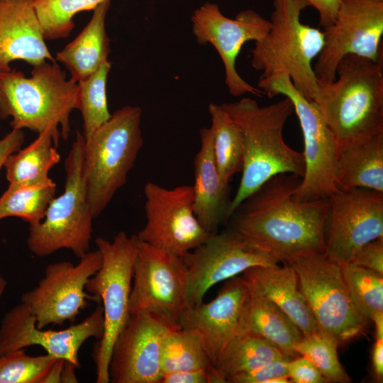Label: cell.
<instances>
[{"label":"cell","mask_w":383,"mask_h":383,"mask_svg":"<svg viewBox=\"0 0 383 383\" xmlns=\"http://www.w3.org/2000/svg\"><path fill=\"white\" fill-rule=\"evenodd\" d=\"M301 179L289 173L268 179L234 210L230 230L279 262L324 254L329 200L296 199Z\"/></svg>","instance_id":"1"},{"label":"cell","mask_w":383,"mask_h":383,"mask_svg":"<svg viewBox=\"0 0 383 383\" xmlns=\"http://www.w3.org/2000/svg\"><path fill=\"white\" fill-rule=\"evenodd\" d=\"M221 105L239 127L243 148L242 176L231 201L229 218L244 199L272 177L289 173L302 178L305 162L303 152L284 140V125L294 112L289 98L263 106L251 98Z\"/></svg>","instance_id":"2"},{"label":"cell","mask_w":383,"mask_h":383,"mask_svg":"<svg viewBox=\"0 0 383 383\" xmlns=\"http://www.w3.org/2000/svg\"><path fill=\"white\" fill-rule=\"evenodd\" d=\"M313 102L338 150L383 133V57L374 62L346 55L338 64L334 81L318 79Z\"/></svg>","instance_id":"3"},{"label":"cell","mask_w":383,"mask_h":383,"mask_svg":"<svg viewBox=\"0 0 383 383\" xmlns=\"http://www.w3.org/2000/svg\"><path fill=\"white\" fill-rule=\"evenodd\" d=\"M78 109V82L67 79L57 61L33 66L29 77L0 70V118H11L13 129L48 131L57 148L60 137L68 138L70 113Z\"/></svg>","instance_id":"4"},{"label":"cell","mask_w":383,"mask_h":383,"mask_svg":"<svg viewBox=\"0 0 383 383\" xmlns=\"http://www.w3.org/2000/svg\"><path fill=\"white\" fill-rule=\"evenodd\" d=\"M306 0H274L270 28L251 50L252 66L261 71L260 78L287 74L294 87L313 101L318 78L313 60L324 45L323 33L301 23V11L309 6Z\"/></svg>","instance_id":"5"},{"label":"cell","mask_w":383,"mask_h":383,"mask_svg":"<svg viewBox=\"0 0 383 383\" xmlns=\"http://www.w3.org/2000/svg\"><path fill=\"white\" fill-rule=\"evenodd\" d=\"M141 117L140 107L125 106L85 139L84 174L93 218L106 208L135 165L143 143Z\"/></svg>","instance_id":"6"},{"label":"cell","mask_w":383,"mask_h":383,"mask_svg":"<svg viewBox=\"0 0 383 383\" xmlns=\"http://www.w3.org/2000/svg\"><path fill=\"white\" fill-rule=\"evenodd\" d=\"M84 144L83 133L77 131L65 161L64 192L51 201L42 222L30 226L27 245L38 257L65 248L80 258L89 251L94 218L84 174Z\"/></svg>","instance_id":"7"},{"label":"cell","mask_w":383,"mask_h":383,"mask_svg":"<svg viewBox=\"0 0 383 383\" xmlns=\"http://www.w3.org/2000/svg\"><path fill=\"white\" fill-rule=\"evenodd\" d=\"M138 242L136 235L119 232L112 242L98 237L96 245L102 255L100 269L85 284V290L102 303L104 332L94 344L91 357L96 382L108 383L109 364L113 345L129 316V299Z\"/></svg>","instance_id":"8"},{"label":"cell","mask_w":383,"mask_h":383,"mask_svg":"<svg viewBox=\"0 0 383 383\" xmlns=\"http://www.w3.org/2000/svg\"><path fill=\"white\" fill-rule=\"evenodd\" d=\"M257 84L270 98L280 94L289 98L299 121L304 138L305 172L295 193L296 199L309 201L328 198L338 189L335 172L338 148L318 106L307 99L286 74L260 78Z\"/></svg>","instance_id":"9"},{"label":"cell","mask_w":383,"mask_h":383,"mask_svg":"<svg viewBox=\"0 0 383 383\" xmlns=\"http://www.w3.org/2000/svg\"><path fill=\"white\" fill-rule=\"evenodd\" d=\"M295 271L299 287L319 331L338 344L362 334L367 318L355 307L342 267L325 254L299 256L285 262Z\"/></svg>","instance_id":"10"},{"label":"cell","mask_w":383,"mask_h":383,"mask_svg":"<svg viewBox=\"0 0 383 383\" xmlns=\"http://www.w3.org/2000/svg\"><path fill=\"white\" fill-rule=\"evenodd\" d=\"M133 278L130 315L149 313L180 328L179 319L189 307L182 257L138 240Z\"/></svg>","instance_id":"11"},{"label":"cell","mask_w":383,"mask_h":383,"mask_svg":"<svg viewBox=\"0 0 383 383\" xmlns=\"http://www.w3.org/2000/svg\"><path fill=\"white\" fill-rule=\"evenodd\" d=\"M323 33L313 67L318 80L334 81L338 64L348 54L377 61L383 57V0H340L333 23Z\"/></svg>","instance_id":"12"},{"label":"cell","mask_w":383,"mask_h":383,"mask_svg":"<svg viewBox=\"0 0 383 383\" xmlns=\"http://www.w3.org/2000/svg\"><path fill=\"white\" fill-rule=\"evenodd\" d=\"M189 307L203 302L218 282L256 267H276L279 261L245 240L231 230L215 233L182 257Z\"/></svg>","instance_id":"13"},{"label":"cell","mask_w":383,"mask_h":383,"mask_svg":"<svg viewBox=\"0 0 383 383\" xmlns=\"http://www.w3.org/2000/svg\"><path fill=\"white\" fill-rule=\"evenodd\" d=\"M144 194L146 223L136 235L140 241L182 257L212 234L194 215L192 185L167 189L149 182Z\"/></svg>","instance_id":"14"},{"label":"cell","mask_w":383,"mask_h":383,"mask_svg":"<svg viewBox=\"0 0 383 383\" xmlns=\"http://www.w3.org/2000/svg\"><path fill=\"white\" fill-rule=\"evenodd\" d=\"M102 255L99 250L88 252L74 265L70 261L49 264L45 275L32 290L25 292L21 303L25 304L36 320V326L73 323L89 300L97 301L85 292V284L101 267Z\"/></svg>","instance_id":"15"},{"label":"cell","mask_w":383,"mask_h":383,"mask_svg":"<svg viewBox=\"0 0 383 383\" xmlns=\"http://www.w3.org/2000/svg\"><path fill=\"white\" fill-rule=\"evenodd\" d=\"M328 200L324 254L342 266L364 245L383 238V192L338 188Z\"/></svg>","instance_id":"16"},{"label":"cell","mask_w":383,"mask_h":383,"mask_svg":"<svg viewBox=\"0 0 383 383\" xmlns=\"http://www.w3.org/2000/svg\"><path fill=\"white\" fill-rule=\"evenodd\" d=\"M192 23L197 43L211 44L220 55L225 69V83L231 95L265 94L241 77L235 61L246 42L265 37L270 28V20L252 9L244 10L232 19L225 16L216 4L206 2L194 11Z\"/></svg>","instance_id":"17"},{"label":"cell","mask_w":383,"mask_h":383,"mask_svg":"<svg viewBox=\"0 0 383 383\" xmlns=\"http://www.w3.org/2000/svg\"><path fill=\"white\" fill-rule=\"evenodd\" d=\"M104 332L101 304L82 322L60 331L36 326L35 316L20 303L4 315L0 326V356L29 346L42 347L48 354L80 367L79 351L90 338L100 339Z\"/></svg>","instance_id":"18"},{"label":"cell","mask_w":383,"mask_h":383,"mask_svg":"<svg viewBox=\"0 0 383 383\" xmlns=\"http://www.w3.org/2000/svg\"><path fill=\"white\" fill-rule=\"evenodd\" d=\"M250 294L243 277H234L209 303L188 307L178 325L199 338L213 365L226 346L247 333Z\"/></svg>","instance_id":"19"},{"label":"cell","mask_w":383,"mask_h":383,"mask_svg":"<svg viewBox=\"0 0 383 383\" xmlns=\"http://www.w3.org/2000/svg\"><path fill=\"white\" fill-rule=\"evenodd\" d=\"M170 329L175 328L149 313L131 314L112 349L109 382L160 383V345Z\"/></svg>","instance_id":"20"},{"label":"cell","mask_w":383,"mask_h":383,"mask_svg":"<svg viewBox=\"0 0 383 383\" xmlns=\"http://www.w3.org/2000/svg\"><path fill=\"white\" fill-rule=\"evenodd\" d=\"M45 40L32 0H0L1 70H11L16 60L33 67L56 62Z\"/></svg>","instance_id":"21"},{"label":"cell","mask_w":383,"mask_h":383,"mask_svg":"<svg viewBox=\"0 0 383 383\" xmlns=\"http://www.w3.org/2000/svg\"><path fill=\"white\" fill-rule=\"evenodd\" d=\"M200 150L194 160V213L208 233H215L228 219L230 187L221 180L210 128L200 129Z\"/></svg>","instance_id":"22"},{"label":"cell","mask_w":383,"mask_h":383,"mask_svg":"<svg viewBox=\"0 0 383 383\" xmlns=\"http://www.w3.org/2000/svg\"><path fill=\"white\" fill-rule=\"evenodd\" d=\"M243 278L278 306L296 325L303 335L319 331L299 289L297 275L290 265L250 267L243 272Z\"/></svg>","instance_id":"23"},{"label":"cell","mask_w":383,"mask_h":383,"mask_svg":"<svg viewBox=\"0 0 383 383\" xmlns=\"http://www.w3.org/2000/svg\"><path fill=\"white\" fill-rule=\"evenodd\" d=\"M110 4L111 0L101 2L80 33L56 54V61L63 65L77 82L88 78L108 60L111 49L106 18Z\"/></svg>","instance_id":"24"},{"label":"cell","mask_w":383,"mask_h":383,"mask_svg":"<svg viewBox=\"0 0 383 383\" xmlns=\"http://www.w3.org/2000/svg\"><path fill=\"white\" fill-rule=\"evenodd\" d=\"M335 182L341 189L383 192V133L338 150Z\"/></svg>","instance_id":"25"},{"label":"cell","mask_w":383,"mask_h":383,"mask_svg":"<svg viewBox=\"0 0 383 383\" xmlns=\"http://www.w3.org/2000/svg\"><path fill=\"white\" fill-rule=\"evenodd\" d=\"M245 282L250 294L247 333L262 337L285 356L290 359L294 357L297 353L294 348L302 339V333L278 306L255 287Z\"/></svg>","instance_id":"26"},{"label":"cell","mask_w":383,"mask_h":383,"mask_svg":"<svg viewBox=\"0 0 383 383\" xmlns=\"http://www.w3.org/2000/svg\"><path fill=\"white\" fill-rule=\"evenodd\" d=\"M60 160L52 136L45 131L26 148L10 155L4 167L9 184H39L51 179L49 172Z\"/></svg>","instance_id":"27"},{"label":"cell","mask_w":383,"mask_h":383,"mask_svg":"<svg viewBox=\"0 0 383 383\" xmlns=\"http://www.w3.org/2000/svg\"><path fill=\"white\" fill-rule=\"evenodd\" d=\"M284 357L270 341L257 335L245 333L226 346L213 367L222 383H226L233 375L251 371Z\"/></svg>","instance_id":"28"},{"label":"cell","mask_w":383,"mask_h":383,"mask_svg":"<svg viewBox=\"0 0 383 383\" xmlns=\"http://www.w3.org/2000/svg\"><path fill=\"white\" fill-rule=\"evenodd\" d=\"M209 111L216 164L221 182L229 186L232 177L241 172L243 166L241 132L222 105L211 103Z\"/></svg>","instance_id":"29"},{"label":"cell","mask_w":383,"mask_h":383,"mask_svg":"<svg viewBox=\"0 0 383 383\" xmlns=\"http://www.w3.org/2000/svg\"><path fill=\"white\" fill-rule=\"evenodd\" d=\"M160 365L162 374L194 370L216 372L197 335L182 328L170 329L164 335Z\"/></svg>","instance_id":"30"},{"label":"cell","mask_w":383,"mask_h":383,"mask_svg":"<svg viewBox=\"0 0 383 383\" xmlns=\"http://www.w3.org/2000/svg\"><path fill=\"white\" fill-rule=\"evenodd\" d=\"M55 192L56 184L52 179L39 184H9L0 198V219L16 216L35 226L44 219Z\"/></svg>","instance_id":"31"},{"label":"cell","mask_w":383,"mask_h":383,"mask_svg":"<svg viewBox=\"0 0 383 383\" xmlns=\"http://www.w3.org/2000/svg\"><path fill=\"white\" fill-rule=\"evenodd\" d=\"M341 267L345 284L356 309L371 320L383 314L382 275L353 262Z\"/></svg>","instance_id":"32"},{"label":"cell","mask_w":383,"mask_h":383,"mask_svg":"<svg viewBox=\"0 0 383 383\" xmlns=\"http://www.w3.org/2000/svg\"><path fill=\"white\" fill-rule=\"evenodd\" d=\"M111 67V63L107 60L96 72L78 82V110L83 120V135L85 139L111 116L106 94V82Z\"/></svg>","instance_id":"33"},{"label":"cell","mask_w":383,"mask_h":383,"mask_svg":"<svg viewBox=\"0 0 383 383\" xmlns=\"http://www.w3.org/2000/svg\"><path fill=\"white\" fill-rule=\"evenodd\" d=\"M104 0H32L45 40L67 38L74 27V16L94 10Z\"/></svg>","instance_id":"34"},{"label":"cell","mask_w":383,"mask_h":383,"mask_svg":"<svg viewBox=\"0 0 383 383\" xmlns=\"http://www.w3.org/2000/svg\"><path fill=\"white\" fill-rule=\"evenodd\" d=\"M338 343L332 337L318 331L304 335L294 345L297 354L308 358L322 373L328 382H349L350 378L338 357Z\"/></svg>","instance_id":"35"},{"label":"cell","mask_w":383,"mask_h":383,"mask_svg":"<svg viewBox=\"0 0 383 383\" xmlns=\"http://www.w3.org/2000/svg\"><path fill=\"white\" fill-rule=\"evenodd\" d=\"M59 358L46 354L30 356L24 349L0 356V383H45Z\"/></svg>","instance_id":"36"},{"label":"cell","mask_w":383,"mask_h":383,"mask_svg":"<svg viewBox=\"0 0 383 383\" xmlns=\"http://www.w3.org/2000/svg\"><path fill=\"white\" fill-rule=\"evenodd\" d=\"M291 359L284 357L249 372L233 375L227 379L230 383H272L280 377H289L287 363Z\"/></svg>","instance_id":"37"},{"label":"cell","mask_w":383,"mask_h":383,"mask_svg":"<svg viewBox=\"0 0 383 383\" xmlns=\"http://www.w3.org/2000/svg\"><path fill=\"white\" fill-rule=\"evenodd\" d=\"M287 370L291 382H328L320 370L304 356L293 360L291 359L287 363Z\"/></svg>","instance_id":"38"},{"label":"cell","mask_w":383,"mask_h":383,"mask_svg":"<svg viewBox=\"0 0 383 383\" xmlns=\"http://www.w3.org/2000/svg\"><path fill=\"white\" fill-rule=\"evenodd\" d=\"M353 263L383 274V238L364 245L355 255Z\"/></svg>","instance_id":"39"},{"label":"cell","mask_w":383,"mask_h":383,"mask_svg":"<svg viewBox=\"0 0 383 383\" xmlns=\"http://www.w3.org/2000/svg\"><path fill=\"white\" fill-rule=\"evenodd\" d=\"M160 383H222L215 371L194 370L163 374Z\"/></svg>","instance_id":"40"},{"label":"cell","mask_w":383,"mask_h":383,"mask_svg":"<svg viewBox=\"0 0 383 383\" xmlns=\"http://www.w3.org/2000/svg\"><path fill=\"white\" fill-rule=\"evenodd\" d=\"M25 140L24 132L21 129H12L0 139V170L7 157L21 149Z\"/></svg>","instance_id":"41"},{"label":"cell","mask_w":383,"mask_h":383,"mask_svg":"<svg viewBox=\"0 0 383 383\" xmlns=\"http://www.w3.org/2000/svg\"><path fill=\"white\" fill-rule=\"evenodd\" d=\"M318 12L320 25L323 28L332 25L335 19L340 0H306Z\"/></svg>","instance_id":"42"},{"label":"cell","mask_w":383,"mask_h":383,"mask_svg":"<svg viewBox=\"0 0 383 383\" xmlns=\"http://www.w3.org/2000/svg\"><path fill=\"white\" fill-rule=\"evenodd\" d=\"M372 359L374 375L378 381H382L383 377V338H376Z\"/></svg>","instance_id":"43"},{"label":"cell","mask_w":383,"mask_h":383,"mask_svg":"<svg viewBox=\"0 0 383 383\" xmlns=\"http://www.w3.org/2000/svg\"><path fill=\"white\" fill-rule=\"evenodd\" d=\"M77 369L73 364L68 361H64L61 375V382H77L75 370Z\"/></svg>","instance_id":"44"},{"label":"cell","mask_w":383,"mask_h":383,"mask_svg":"<svg viewBox=\"0 0 383 383\" xmlns=\"http://www.w3.org/2000/svg\"><path fill=\"white\" fill-rule=\"evenodd\" d=\"M372 321L375 324L376 338H383V314L376 316Z\"/></svg>","instance_id":"45"},{"label":"cell","mask_w":383,"mask_h":383,"mask_svg":"<svg viewBox=\"0 0 383 383\" xmlns=\"http://www.w3.org/2000/svg\"><path fill=\"white\" fill-rule=\"evenodd\" d=\"M6 285L7 282L6 279L4 277H0V299L6 287Z\"/></svg>","instance_id":"46"}]
</instances>
